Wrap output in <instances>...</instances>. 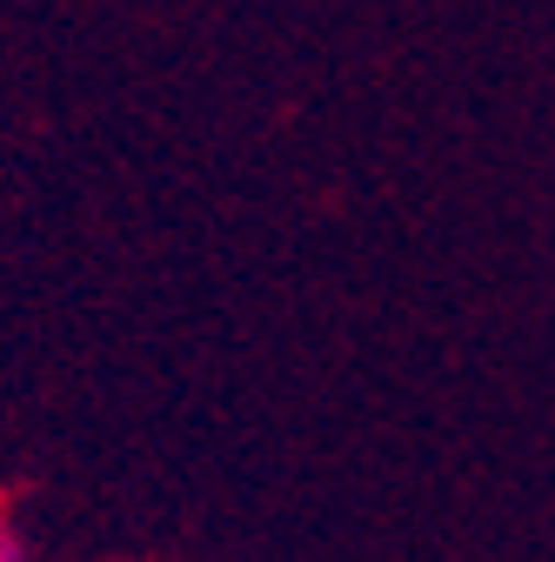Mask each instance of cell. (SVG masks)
Listing matches in <instances>:
<instances>
[{
    "instance_id": "6da1fadb",
    "label": "cell",
    "mask_w": 555,
    "mask_h": 562,
    "mask_svg": "<svg viewBox=\"0 0 555 562\" xmlns=\"http://www.w3.org/2000/svg\"><path fill=\"white\" fill-rule=\"evenodd\" d=\"M0 562H14V542H8V536H0Z\"/></svg>"
}]
</instances>
